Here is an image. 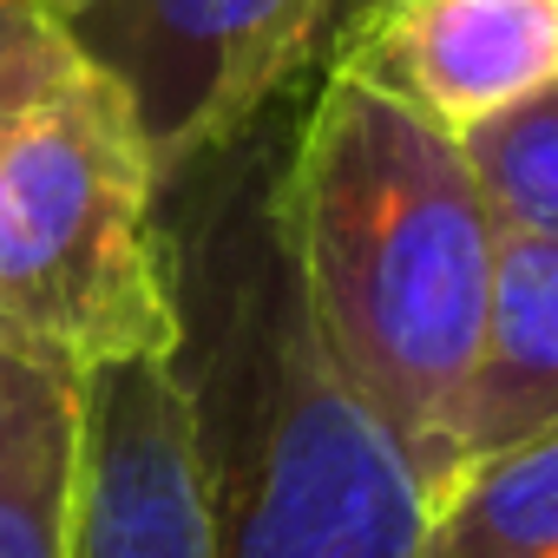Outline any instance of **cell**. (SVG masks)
Listing matches in <instances>:
<instances>
[{
  "label": "cell",
  "instance_id": "6da1fadb",
  "mask_svg": "<svg viewBox=\"0 0 558 558\" xmlns=\"http://www.w3.org/2000/svg\"><path fill=\"white\" fill-rule=\"evenodd\" d=\"M263 119L165 184L178 349L217 558H421L427 486L329 362Z\"/></svg>",
  "mask_w": 558,
  "mask_h": 558
},
{
  "label": "cell",
  "instance_id": "7a4b0ae2",
  "mask_svg": "<svg viewBox=\"0 0 558 558\" xmlns=\"http://www.w3.org/2000/svg\"><path fill=\"white\" fill-rule=\"evenodd\" d=\"M283 223L329 362L434 506L466 466V395L506 243L466 145L323 66L283 145Z\"/></svg>",
  "mask_w": 558,
  "mask_h": 558
},
{
  "label": "cell",
  "instance_id": "3957f363",
  "mask_svg": "<svg viewBox=\"0 0 558 558\" xmlns=\"http://www.w3.org/2000/svg\"><path fill=\"white\" fill-rule=\"evenodd\" d=\"M171 349L165 178L125 93L73 60L0 145V362L80 381Z\"/></svg>",
  "mask_w": 558,
  "mask_h": 558
},
{
  "label": "cell",
  "instance_id": "277c9868",
  "mask_svg": "<svg viewBox=\"0 0 558 558\" xmlns=\"http://www.w3.org/2000/svg\"><path fill=\"white\" fill-rule=\"evenodd\" d=\"M336 0H73L66 34L99 66L165 184L236 145L283 86L323 60Z\"/></svg>",
  "mask_w": 558,
  "mask_h": 558
},
{
  "label": "cell",
  "instance_id": "5b68a950",
  "mask_svg": "<svg viewBox=\"0 0 558 558\" xmlns=\"http://www.w3.org/2000/svg\"><path fill=\"white\" fill-rule=\"evenodd\" d=\"M66 558H217L197 427L171 355L112 362L73 381Z\"/></svg>",
  "mask_w": 558,
  "mask_h": 558
},
{
  "label": "cell",
  "instance_id": "8992f818",
  "mask_svg": "<svg viewBox=\"0 0 558 558\" xmlns=\"http://www.w3.org/2000/svg\"><path fill=\"white\" fill-rule=\"evenodd\" d=\"M323 66L473 138L558 86V0H381L336 21Z\"/></svg>",
  "mask_w": 558,
  "mask_h": 558
},
{
  "label": "cell",
  "instance_id": "52a82bcc",
  "mask_svg": "<svg viewBox=\"0 0 558 558\" xmlns=\"http://www.w3.org/2000/svg\"><path fill=\"white\" fill-rule=\"evenodd\" d=\"M558 427V243L506 236L466 395V466Z\"/></svg>",
  "mask_w": 558,
  "mask_h": 558
},
{
  "label": "cell",
  "instance_id": "ba28073f",
  "mask_svg": "<svg viewBox=\"0 0 558 558\" xmlns=\"http://www.w3.org/2000/svg\"><path fill=\"white\" fill-rule=\"evenodd\" d=\"M73 440V381L0 362V558H66Z\"/></svg>",
  "mask_w": 558,
  "mask_h": 558
},
{
  "label": "cell",
  "instance_id": "9c48e42d",
  "mask_svg": "<svg viewBox=\"0 0 558 558\" xmlns=\"http://www.w3.org/2000/svg\"><path fill=\"white\" fill-rule=\"evenodd\" d=\"M421 558H558V427L460 466L427 506Z\"/></svg>",
  "mask_w": 558,
  "mask_h": 558
},
{
  "label": "cell",
  "instance_id": "30bf717a",
  "mask_svg": "<svg viewBox=\"0 0 558 558\" xmlns=\"http://www.w3.org/2000/svg\"><path fill=\"white\" fill-rule=\"evenodd\" d=\"M506 236L558 243V86L460 138Z\"/></svg>",
  "mask_w": 558,
  "mask_h": 558
},
{
  "label": "cell",
  "instance_id": "8fae6325",
  "mask_svg": "<svg viewBox=\"0 0 558 558\" xmlns=\"http://www.w3.org/2000/svg\"><path fill=\"white\" fill-rule=\"evenodd\" d=\"M73 60L80 47L60 0H0V145Z\"/></svg>",
  "mask_w": 558,
  "mask_h": 558
},
{
  "label": "cell",
  "instance_id": "7c38bea8",
  "mask_svg": "<svg viewBox=\"0 0 558 558\" xmlns=\"http://www.w3.org/2000/svg\"><path fill=\"white\" fill-rule=\"evenodd\" d=\"M368 8H381V0H342V8H336V21H349V14H368ZM336 34V27H329Z\"/></svg>",
  "mask_w": 558,
  "mask_h": 558
},
{
  "label": "cell",
  "instance_id": "4fadbf2b",
  "mask_svg": "<svg viewBox=\"0 0 558 558\" xmlns=\"http://www.w3.org/2000/svg\"><path fill=\"white\" fill-rule=\"evenodd\" d=\"M60 8H73V0H60Z\"/></svg>",
  "mask_w": 558,
  "mask_h": 558
},
{
  "label": "cell",
  "instance_id": "5bb4252c",
  "mask_svg": "<svg viewBox=\"0 0 558 558\" xmlns=\"http://www.w3.org/2000/svg\"><path fill=\"white\" fill-rule=\"evenodd\" d=\"M336 8H342V0H336Z\"/></svg>",
  "mask_w": 558,
  "mask_h": 558
}]
</instances>
